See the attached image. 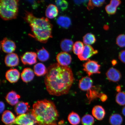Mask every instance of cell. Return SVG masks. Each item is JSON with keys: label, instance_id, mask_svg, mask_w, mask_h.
<instances>
[{"label": "cell", "instance_id": "cell-27", "mask_svg": "<svg viewBox=\"0 0 125 125\" xmlns=\"http://www.w3.org/2000/svg\"><path fill=\"white\" fill-rule=\"evenodd\" d=\"M68 119L70 124L72 125H78L80 123V117L74 112H72L69 115Z\"/></svg>", "mask_w": 125, "mask_h": 125}, {"label": "cell", "instance_id": "cell-38", "mask_svg": "<svg viewBox=\"0 0 125 125\" xmlns=\"http://www.w3.org/2000/svg\"><path fill=\"white\" fill-rule=\"evenodd\" d=\"M0 105V113L1 114L3 112L5 108V105L3 102L1 101Z\"/></svg>", "mask_w": 125, "mask_h": 125}, {"label": "cell", "instance_id": "cell-2", "mask_svg": "<svg viewBox=\"0 0 125 125\" xmlns=\"http://www.w3.org/2000/svg\"><path fill=\"white\" fill-rule=\"evenodd\" d=\"M23 18L31 27L32 34L30 35L42 43H46L52 38L53 26L47 18H38L31 12L26 11Z\"/></svg>", "mask_w": 125, "mask_h": 125}, {"label": "cell", "instance_id": "cell-32", "mask_svg": "<svg viewBox=\"0 0 125 125\" xmlns=\"http://www.w3.org/2000/svg\"><path fill=\"white\" fill-rule=\"evenodd\" d=\"M115 101L117 104L120 105H125V93L121 92L116 94L115 97Z\"/></svg>", "mask_w": 125, "mask_h": 125}, {"label": "cell", "instance_id": "cell-13", "mask_svg": "<svg viewBox=\"0 0 125 125\" xmlns=\"http://www.w3.org/2000/svg\"><path fill=\"white\" fill-rule=\"evenodd\" d=\"M93 81L89 76H85L79 80V88L84 91H88L93 87Z\"/></svg>", "mask_w": 125, "mask_h": 125}, {"label": "cell", "instance_id": "cell-19", "mask_svg": "<svg viewBox=\"0 0 125 125\" xmlns=\"http://www.w3.org/2000/svg\"><path fill=\"white\" fill-rule=\"evenodd\" d=\"M20 96L15 91H11L8 93L6 96L5 99L7 102L10 105L14 106L19 102Z\"/></svg>", "mask_w": 125, "mask_h": 125}, {"label": "cell", "instance_id": "cell-11", "mask_svg": "<svg viewBox=\"0 0 125 125\" xmlns=\"http://www.w3.org/2000/svg\"><path fill=\"white\" fill-rule=\"evenodd\" d=\"M108 79L111 82H116L121 79L122 75L118 70L115 68H111L107 70L106 74Z\"/></svg>", "mask_w": 125, "mask_h": 125}, {"label": "cell", "instance_id": "cell-18", "mask_svg": "<svg viewBox=\"0 0 125 125\" xmlns=\"http://www.w3.org/2000/svg\"><path fill=\"white\" fill-rule=\"evenodd\" d=\"M34 72L30 68H26L23 70L21 74V77L23 82L28 83L32 81L34 77Z\"/></svg>", "mask_w": 125, "mask_h": 125}, {"label": "cell", "instance_id": "cell-43", "mask_svg": "<svg viewBox=\"0 0 125 125\" xmlns=\"http://www.w3.org/2000/svg\"></svg>", "mask_w": 125, "mask_h": 125}, {"label": "cell", "instance_id": "cell-7", "mask_svg": "<svg viewBox=\"0 0 125 125\" xmlns=\"http://www.w3.org/2000/svg\"><path fill=\"white\" fill-rule=\"evenodd\" d=\"M1 47L3 52L8 54L14 51L16 46L14 42L5 37L0 42Z\"/></svg>", "mask_w": 125, "mask_h": 125}, {"label": "cell", "instance_id": "cell-5", "mask_svg": "<svg viewBox=\"0 0 125 125\" xmlns=\"http://www.w3.org/2000/svg\"><path fill=\"white\" fill-rule=\"evenodd\" d=\"M36 123V120L32 113V110H30L27 113L17 116L14 124L18 125H35Z\"/></svg>", "mask_w": 125, "mask_h": 125}, {"label": "cell", "instance_id": "cell-15", "mask_svg": "<svg viewBox=\"0 0 125 125\" xmlns=\"http://www.w3.org/2000/svg\"><path fill=\"white\" fill-rule=\"evenodd\" d=\"M92 114L93 116L98 121H101L105 117L106 112L102 106L97 105L94 107L92 109Z\"/></svg>", "mask_w": 125, "mask_h": 125}, {"label": "cell", "instance_id": "cell-34", "mask_svg": "<svg viewBox=\"0 0 125 125\" xmlns=\"http://www.w3.org/2000/svg\"><path fill=\"white\" fill-rule=\"evenodd\" d=\"M116 43L120 47H125V35L121 34L118 35L116 39Z\"/></svg>", "mask_w": 125, "mask_h": 125}, {"label": "cell", "instance_id": "cell-35", "mask_svg": "<svg viewBox=\"0 0 125 125\" xmlns=\"http://www.w3.org/2000/svg\"><path fill=\"white\" fill-rule=\"evenodd\" d=\"M91 3L93 7H100L104 4L105 0H91Z\"/></svg>", "mask_w": 125, "mask_h": 125}, {"label": "cell", "instance_id": "cell-40", "mask_svg": "<svg viewBox=\"0 0 125 125\" xmlns=\"http://www.w3.org/2000/svg\"><path fill=\"white\" fill-rule=\"evenodd\" d=\"M116 89L117 91L118 92V93H119V92H121V87L120 85L117 86Z\"/></svg>", "mask_w": 125, "mask_h": 125}, {"label": "cell", "instance_id": "cell-16", "mask_svg": "<svg viewBox=\"0 0 125 125\" xmlns=\"http://www.w3.org/2000/svg\"><path fill=\"white\" fill-rule=\"evenodd\" d=\"M15 117L12 112L9 110H6L3 113L1 121L7 125H12L14 124Z\"/></svg>", "mask_w": 125, "mask_h": 125}, {"label": "cell", "instance_id": "cell-26", "mask_svg": "<svg viewBox=\"0 0 125 125\" xmlns=\"http://www.w3.org/2000/svg\"><path fill=\"white\" fill-rule=\"evenodd\" d=\"M109 121L111 125H121L123 122V119L120 114H114L109 117Z\"/></svg>", "mask_w": 125, "mask_h": 125}, {"label": "cell", "instance_id": "cell-23", "mask_svg": "<svg viewBox=\"0 0 125 125\" xmlns=\"http://www.w3.org/2000/svg\"><path fill=\"white\" fill-rule=\"evenodd\" d=\"M34 72L36 75L41 76L46 74L47 69L46 66L40 62L34 65Z\"/></svg>", "mask_w": 125, "mask_h": 125}, {"label": "cell", "instance_id": "cell-31", "mask_svg": "<svg viewBox=\"0 0 125 125\" xmlns=\"http://www.w3.org/2000/svg\"><path fill=\"white\" fill-rule=\"evenodd\" d=\"M94 88L93 87L87 91V96L90 101L95 99L96 98H99L101 94L99 93L98 91L95 90Z\"/></svg>", "mask_w": 125, "mask_h": 125}, {"label": "cell", "instance_id": "cell-12", "mask_svg": "<svg viewBox=\"0 0 125 125\" xmlns=\"http://www.w3.org/2000/svg\"><path fill=\"white\" fill-rule=\"evenodd\" d=\"M4 62L8 67H15L18 66L19 63V58L18 55L12 53L6 55L5 57Z\"/></svg>", "mask_w": 125, "mask_h": 125}, {"label": "cell", "instance_id": "cell-24", "mask_svg": "<svg viewBox=\"0 0 125 125\" xmlns=\"http://www.w3.org/2000/svg\"><path fill=\"white\" fill-rule=\"evenodd\" d=\"M58 24L62 28L67 29L70 27L71 24V21L68 17L65 16H60L57 20Z\"/></svg>", "mask_w": 125, "mask_h": 125}, {"label": "cell", "instance_id": "cell-33", "mask_svg": "<svg viewBox=\"0 0 125 125\" xmlns=\"http://www.w3.org/2000/svg\"><path fill=\"white\" fill-rule=\"evenodd\" d=\"M55 1L57 7L62 11L66 10L68 7V2L66 1L63 0H58Z\"/></svg>", "mask_w": 125, "mask_h": 125}, {"label": "cell", "instance_id": "cell-36", "mask_svg": "<svg viewBox=\"0 0 125 125\" xmlns=\"http://www.w3.org/2000/svg\"><path fill=\"white\" fill-rule=\"evenodd\" d=\"M118 57L120 60L125 64V50L122 51L119 53Z\"/></svg>", "mask_w": 125, "mask_h": 125}, {"label": "cell", "instance_id": "cell-10", "mask_svg": "<svg viewBox=\"0 0 125 125\" xmlns=\"http://www.w3.org/2000/svg\"><path fill=\"white\" fill-rule=\"evenodd\" d=\"M56 59L58 63L62 66H68L71 63L72 60L71 55L68 53L64 52L57 54Z\"/></svg>", "mask_w": 125, "mask_h": 125}, {"label": "cell", "instance_id": "cell-21", "mask_svg": "<svg viewBox=\"0 0 125 125\" xmlns=\"http://www.w3.org/2000/svg\"><path fill=\"white\" fill-rule=\"evenodd\" d=\"M121 3L119 0H112L110 4L106 6L105 10L109 15H114L116 13L117 7Z\"/></svg>", "mask_w": 125, "mask_h": 125}, {"label": "cell", "instance_id": "cell-22", "mask_svg": "<svg viewBox=\"0 0 125 125\" xmlns=\"http://www.w3.org/2000/svg\"><path fill=\"white\" fill-rule=\"evenodd\" d=\"M73 42L71 40L68 39H64L62 40L60 43L61 49L64 52H71L73 50Z\"/></svg>", "mask_w": 125, "mask_h": 125}, {"label": "cell", "instance_id": "cell-30", "mask_svg": "<svg viewBox=\"0 0 125 125\" xmlns=\"http://www.w3.org/2000/svg\"><path fill=\"white\" fill-rule=\"evenodd\" d=\"M94 122V117L88 114L84 115L82 118V123L83 125H93Z\"/></svg>", "mask_w": 125, "mask_h": 125}, {"label": "cell", "instance_id": "cell-39", "mask_svg": "<svg viewBox=\"0 0 125 125\" xmlns=\"http://www.w3.org/2000/svg\"><path fill=\"white\" fill-rule=\"evenodd\" d=\"M93 7H94L92 4L91 0L89 1L88 6H87V9L88 10H91L93 9Z\"/></svg>", "mask_w": 125, "mask_h": 125}, {"label": "cell", "instance_id": "cell-29", "mask_svg": "<svg viewBox=\"0 0 125 125\" xmlns=\"http://www.w3.org/2000/svg\"><path fill=\"white\" fill-rule=\"evenodd\" d=\"M83 40L85 44L89 45L93 44L96 41L95 36L91 33H87L84 35L83 38Z\"/></svg>", "mask_w": 125, "mask_h": 125}, {"label": "cell", "instance_id": "cell-1", "mask_svg": "<svg viewBox=\"0 0 125 125\" xmlns=\"http://www.w3.org/2000/svg\"><path fill=\"white\" fill-rule=\"evenodd\" d=\"M74 80L73 73L70 67L54 63L47 69L44 82L50 94L59 96L68 93Z\"/></svg>", "mask_w": 125, "mask_h": 125}, {"label": "cell", "instance_id": "cell-9", "mask_svg": "<svg viewBox=\"0 0 125 125\" xmlns=\"http://www.w3.org/2000/svg\"><path fill=\"white\" fill-rule=\"evenodd\" d=\"M37 53L34 52H27L21 56L22 62L24 65H32L37 62Z\"/></svg>", "mask_w": 125, "mask_h": 125}, {"label": "cell", "instance_id": "cell-28", "mask_svg": "<svg viewBox=\"0 0 125 125\" xmlns=\"http://www.w3.org/2000/svg\"><path fill=\"white\" fill-rule=\"evenodd\" d=\"M83 43L80 41L75 42L73 45V51L74 53L78 56L82 53L84 48Z\"/></svg>", "mask_w": 125, "mask_h": 125}, {"label": "cell", "instance_id": "cell-17", "mask_svg": "<svg viewBox=\"0 0 125 125\" xmlns=\"http://www.w3.org/2000/svg\"><path fill=\"white\" fill-rule=\"evenodd\" d=\"M30 107V106L28 103L20 102L15 106V112L17 115H23L27 113Z\"/></svg>", "mask_w": 125, "mask_h": 125}, {"label": "cell", "instance_id": "cell-41", "mask_svg": "<svg viewBox=\"0 0 125 125\" xmlns=\"http://www.w3.org/2000/svg\"><path fill=\"white\" fill-rule=\"evenodd\" d=\"M122 112L123 115L125 116V106L123 107L122 109Z\"/></svg>", "mask_w": 125, "mask_h": 125}, {"label": "cell", "instance_id": "cell-6", "mask_svg": "<svg viewBox=\"0 0 125 125\" xmlns=\"http://www.w3.org/2000/svg\"><path fill=\"white\" fill-rule=\"evenodd\" d=\"M83 70L88 76H90L94 74H99L101 73L100 70L101 65L96 61L89 59L83 64Z\"/></svg>", "mask_w": 125, "mask_h": 125}, {"label": "cell", "instance_id": "cell-3", "mask_svg": "<svg viewBox=\"0 0 125 125\" xmlns=\"http://www.w3.org/2000/svg\"><path fill=\"white\" fill-rule=\"evenodd\" d=\"M32 112L38 125H57L59 114L52 101L46 99L37 101L33 105Z\"/></svg>", "mask_w": 125, "mask_h": 125}, {"label": "cell", "instance_id": "cell-20", "mask_svg": "<svg viewBox=\"0 0 125 125\" xmlns=\"http://www.w3.org/2000/svg\"><path fill=\"white\" fill-rule=\"evenodd\" d=\"M58 12V9L57 6L51 4L47 7L45 12V15L47 18L52 19L57 16Z\"/></svg>", "mask_w": 125, "mask_h": 125}, {"label": "cell", "instance_id": "cell-37", "mask_svg": "<svg viewBox=\"0 0 125 125\" xmlns=\"http://www.w3.org/2000/svg\"><path fill=\"white\" fill-rule=\"evenodd\" d=\"M103 102L105 101L107 99V97L105 94L101 93L99 98Z\"/></svg>", "mask_w": 125, "mask_h": 125}, {"label": "cell", "instance_id": "cell-4", "mask_svg": "<svg viewBox=\"0 0 125 125\" xmlns=\"http://www.w3.org/2000/svg\"><path fill=\"white\" fill-rule=\"evenodd\" d=\"M19 0H1L0 15L4 20H12L17 18L18 14Z\"/></svg>", "mask_w": 125, "mask_h": 125}, {"label": "cell", "instance_id": "cell-42", "mask_svg": "<svg viewBox=\"0 0 125 125\" xmlns=\"http://www.w3.org/2000/svg\"><path fill=\"white\" fill-rule=\"evenodd\" d=\"M112 64H113L114 65H115L116 64V63H117V62L116 60H114L112 61Z\"/></svg>", "mask_w": 125, "mask_h": 125}, {"label": "cell", "instance_id": "cell-44", "mask_svg": "<svg viewBox=\"0 0 125 125\" xmlns=\"http://www.w3.org/2000/svg\"></svg>", "mask_w": 125, "mask_h": 125}, {"label": "cell", "instance_id": "cell-25", "mask_svg": "<svg viewBox=\"0 0 125 125\" xmlns=\"http://www.w3.org/2000/svg\"><path fill=\"white\" fill-rule=\"evenodd\" d=\"M36 50L37 57L39 61L44 62L46 61L49 59V53L43 47L41 49Z\"/></svg>", "mask_w": 125, "mask_h": 125}, {"label": "cell", "instance_id": "cell-14", "mask_svg": "<svg viewBox=\"0 0 125 125\" xmlns=\"http://www.w3.org/2000/svg\"><path fill=\"white\" fill-rule=\"evenodd\" d=\"M20 73L16 69H11L7 72L5 77L6 79L11 83L17 82L19 79Z\"/></svg>", "mask_w": 125, "mask_h": 125}, {"label": "cell", "instance_id": "cell-8", "mask_svg": "<svg viewBox=\"0 0 125 125\" xmlns=\"http://www.w3.org/2000/svg\"><path fill=\"white\" fill-rule=\"evenodd\" d=\"M98 51L95 50L90 45H86L82 54L78 56V58L81 61L88 60L89 58L94 55L97 54Z\"/></svg>", "mask_w": 125, "mask_h": 125}]
</instances>
